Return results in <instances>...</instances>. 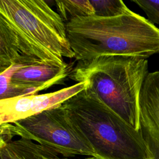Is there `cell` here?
Masks as SVG:
<instances>
[{
	"instance_id": "6da1fadb",
	"label": "cell",
	"mask_w": 159,
	"mask_h": 159,
	"mask_svg": "<svg viewBox=\"0 0 159 159\" xmlns=\"http://www.w3.org/2000/svg\"><path fill=\"white\" fill-rule=\"evenodd\" d=\"M74 58L60 15L43 0H0V73L14 66L63 65Z\"/></svg>"
},
{
	"instance_id": "7a4b0ae2",
	"label": "cell",
	"mask_w": 159,
	"mask_h": 159,
	"mask_svg": "<svg viewBox=\"0 0 159 159\" xmlns=\"http://www.w3.org/2000/svg\"><path fill=\"white\" fill-rule=\"evenodd\" d=\"M66 29L78 61L106 55L147 59L159 53V29L130 9L112 17L76 18L66 24Z\"/></svg>"
},
{
	"instance_id": "3957f363",
	"label": "cell",
	"mask_w": 159,
	"mask_h": 159,
	"mask_svg": "<svg viewBox=\"0 0 159 159\" xmlns=\"http://www.w3.org/2000/svg\"><path fill=\"white\" fill-rule=\"evenodd\" d=\"M61 104L92 146L95 157L152 159L140 130L103 102L90 88L86 86Z\"/></svg>"
},
{
	"instance_id": "277c9868",
	"label": "cell",
	"mask_w": 159,
	"mask_h": 159,
	"mask_svg": "<svg viewBox=\"0 0 159 159\" xmlns=\"http://www.w3.org/2000/svg\"><path fill=\"white\" fill-rule=\"evenodd\" d=\"M148 74L146 58L106 55L79 61L69 78L86 82L103 102L139 130L140 95Z\"/></svg>"
},
{
	"instance_id": "5b68a950",
	"label": "cell",
	"mask_w": 159,
	"mask_h": 159,
	"mask_svg": "<svg viewBox=\"0 0 159 159\" xmlns=\"http://www.w3.org/2000/svg\"><path fill=\"white\" fill-rule=\"evenodd\" d=\"M0 124V139L4 142L19 136L35 141L64 158L77 155L96 156L92 146L61 104L12 123Z\"/></svg>"
},
{
	"instance_id": "8992f818",
	"label": "cell",
	"mask_w": 159,
	"mask_h": 159,
	"mask_svg": "<svg viewBox=\"0 0 159 159\" xmlns=\"http://www.w3.org/2000/svg\"><path fill=\"white\" fill-rule=\"evenodd\" d=\"M71 66L33 65L14 66L0 73V100L36 94L63 83L71 72Z\"/></svg>"
},
{
	"instance_id": "52a82bcc",
	"label": "cell",
	"mask_w": 159,
	"mask_h": 159,
	"mask_svg": "<svg viewBox=\"0 0 159 159\" xmlns=\"http://www.w3.org/2000/svg\"><path fill=\"white\" fill-rule=\"evenodd\" d=\"M86 82L58 91L0 100V124L12 123L62 104L86 88Z\"/></svg>"
},
{
	"instance_id": "ba28073f",
	"label": "cell",
	"mask_w": 159,
	"mask_h": 159,
	"mask_svg": "<svg viewBox=\"0 0 159 159\" xmlns=\"http://www.w3.org/2000/svg\"><path fill=\"white\" fill-rule=\"evenodd\" d=\"M139 109L141 134L159 137V71L147 75L140 92Z\"/></svg>"
},
{
	"instance_id": "9c48e42d",
	"label": "cell",
	"mask_w": 159,
	"mask_h": 159,
	"mask_svg": "<svg viewBox=\"0 0 159 159\" xmlns=\"http://www.w3.org/2000/svg\"><path fill=\"white\" fill-rule=\"evenodd\" d=\"M41 147L25 139L12 140L0 144V159H42Z\"/></svg>"
},
{
	"instance_id": "30bf717a",
	"label": "cell",
	"mask_w": 159,
	"mask_h": 159,
	"mask_svg": "<svg viewBox=\"0 0 159 159\" xmlns=\"http://www.w3.org/2000/svg\"><path fill=\"white\" fill-rule=\"evenodd\" d=\"M57 13L65 24L81 17L94 15V10L89 0H56Z\"/></svg>"
},
{
	"instance_id": "8fae6325",
	"label": "cell",
	"mask_w": 159,
	"mask_h": 159,
	"mask_svg": "<svg viewBox=\"0 0 159 159\" xmlns=\"http://www.w3.org/2000/svg\"><path fill=\"white\" fill-rule=\"evenodd\" d=\"M94 15L101 17H112L121 15L129 9L120 0H89Z\"/></svg>"
},
{
	"instance_id": "7c38bea8",
	"label": "cell",
	"mask_w": 159,
	"mask_h": 159,
	"mask_svg": "<svg viewBox=\"0 0 159 159\" xmlns=\"http://www.w3.org/2000/svg\"><path fill=\"white\" fill-rule=\"evenodd\" d=\"M132 2L144 11L150 22L159 24V1L134 0Z\"/></svg>"
},
{
	"instance_id": "4fadbf2b",
	"label": "cell",
	"mask_w": 159,
	"mask_h": 159,
	"mask_svg": "<svg viewBox=\"0 0 159 159\" xmlns=\"http://www.w3.org/2000/svg\"><path fill=\"white\" fill-rule=\"evenodd\" d=\"M41 155L42 159H70L68 158L59 157L57 153L42 145L41 147Z\"/></svg>"
},
{
	"instance_id": "5bb4252c",
	"label": "cell",
	"mask_w": 159,
	"mask_h": 159,
	"mask_svg": "<svg viewBox=\"0 0 159 159\" xmlns=\"http://www.w3.org/2000/svg\"><path fill=\"white\" fill-rule=\"evenodd\" d=\"M84 159H104V158H100V157H87Z\"/></svg>"
}]
</instances>
